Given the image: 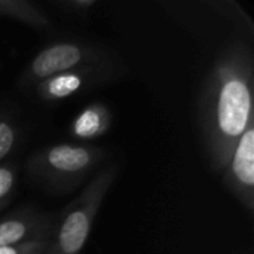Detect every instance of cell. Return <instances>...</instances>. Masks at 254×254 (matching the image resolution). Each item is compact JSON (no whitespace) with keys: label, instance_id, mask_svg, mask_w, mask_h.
Masks as SVG:
<instances>
[{"label":"cell","instance_id":"obj_4","mask_svg":"<svg viewBox=\"0 0 254 254\" xmlns=\"http://www.w3.org/2000/svg\"><path fill=\"white\" fill-rule=\"evenodd\" d=\"M94 65H113L112 55L103 46L85 40L54 42L30 60L18 83L21 88L31 89L54 74Z\"/></svg>","mask_w":254,"mask_h":254},{"label":"cell","instance_id":"obj_13","mask_svg":"<svg viewBox=\"0 0 254 254\" xmlns=\"http://www.w3.org/2000/svg\"><path fill=\"white\" fill-rule=\"evenodd\" d=\"M97 0H60L55 1L57 6L65 9L67 12L76 13V15H86L92 7L97 6Z\"/></svg>","mask_w":254,"mask_h":254},{"label":"cell","instance_id":"obj_10","mask_svg":"<svg viewBox=\"0 0 254 254\" xmlns=\"http://www.w3.org/2000/svg\"><path fill=\"white\" fill-rule=\"evenodd\" d=\"M19 138L18 121L6 110L0 109V162L13 150Z\"/></svg>","mask_w":254,"mask_h":254},{"label":"cell","instance_id":"obj_3","mask_svg":"<svg viewBox=\"0 0 254 254\" xmlns=\"http://www.w3.org/2000/svg\"><path fill=\"white\" fill-rule=\"evenodd\" d=\"M118 165L100 168L55 222L45 254H80L94 220L118 177Z\"/></svg>","mask_w":254,"mask_h":254},{"label":"cell","instance_id":"obj_1","mask_svg":"<svg viewBox=\"0 0 254 254\" xmlns=\"http://www.w3.org/2000/svg\"><path fill=\"white\" fill-rule=\"evenodd\" d=\"M253 115V51L226 46L214 61L199 97V128L208 161L222 173Z\"/></svg>","mask_w":254,"mask_h":254},{"label":"cell","instance_id":"obj_7","mask_svg":"<svg viewBox=\"0 0 254 254\" xmlns=\"http://www.w3.org/2000/svg\"><path fill=\"white\" fill-rule=\"evenodd\" d=\"M55 220L36 208H21L0 219V247L49 240Z\"/></svg>","mask_w":254,"mask_h":254},{"label":"cell","instance_id":"obj_6","mask_svg":"<svg viewBox=\"0 0 254 254\" xmlns=\"http://www.w3.org/2000/svg\"><path fill=\"white\" fill-rule=\"evenodd\" d=\"M115 67L113 65H94L85 67L67 73L54 74L39 83H36L31 89L42 101L54 103L70 98L73 95L83 94L103 82H107L113 77Z\"/></svg>","mask_w":254,"mask_h":254},{"label":"cell","instance_id":"obj_12","mask_svg":"<svg viewBox=\"0 0 254 254\" xmlns=\"http://www.w3.org/2000/svg\"><path fill=\"white\" fill-rule=\"evenodd\" d=\"M49 246V240L31 241L19 246L0 247V254H45Z\"/></svg>","mask_w":254,"mask_h":254},{"label":"cell","instance_id":"obj_5","mask_svg":"<svg viewBox=\"0 0 254 254\" xmlns=\"http://www.w3.org/2000/svg\"><path fill=\"white\" fill-rule=\"evenodd\" d=\"M223 185L247 208L254 211V121L238 140L225 170Z\"/></svg>","mask_w":254,"mask_h":254},{"label":"cell","instance_id":"obj_11","mask_svg":"<svg viewBox=\"0 0 254 254\" xmlns=\"http://www.w3.org/2000/svg\"><path fill=\"white\" fill-rule=\"evenodd\" d=\"M18 167L12 162L0 164V211L7 207L16 192Z\"/></svg>","mask_w":254,"mask_h":254},{"label":"cell","instance_id":"obj_9","mask_svg":"<svg viewBox=\"0 0 254 254\" xmlns=\"http://www.w3.org/2000/svg\"><path fill=\"white\" fill-rule=\"evenodd\" d=\"M0 16L21 22L36 30L51 27L48 13L30 0H0Z\"/></svg>","mask_w":254,"mask_h":254},{"label":"cell","instance_id":"obj_8","mask_svg":"<svg viewBox=\"0 0 254 254\" xmlns=\"http://www.w3.org/2000/svg\"><path fill=\"white\" fill-rule=\"evenodd\" d=\"M112 112L103 103H89L73 119L70 132L80 141L95 140L104 135L112 127Z\"/></svg>","mask_w":254,"mask_h":254},{"label":"cell","instance_id":"obj_2","mask_svg":"<svg viewBox=\"0 0 254 254\" xmlns=\"http://www.w3.org/2000/svg\"><path fill=\"white\" fill-rule=\"evenodd\" d=\"M104 158L101 147L88 143H58L33 153L25 170L34 186L49 193L67 195L85 186Z\"/></svg>","mask_w":254,"mask_h":254}]
</instances>
